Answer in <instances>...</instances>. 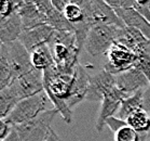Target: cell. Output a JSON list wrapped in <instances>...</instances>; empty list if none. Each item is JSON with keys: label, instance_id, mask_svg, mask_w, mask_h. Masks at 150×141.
Here are the masks:
<instances>
[{"label": "cell", "instance_id": "cell-1", "mask_svg": "<svg viewBox=\"0 0 150 141\" xmlns=\"http://www.w3.org/2000/svg\"><path fill=\"white\" fill-rule=\"evenodd\" d=\"M48 45L53 54L56 71L65 75H74L81 51L77 45L75 31H54Z\"/></svg>", "mask_w": 150, "mask_h": 141}, {"label": "cell", "instance_id": "cell-2", "mask_svg": "<svg viewBox=\"0 0 150 141\" xmlns=\"http://www.w3.org/2000/svg\"><path fill=\"white\" fill-rule=\"evenodd\" d=\"M75 74L74 75H65L58 73L55 69V65L43 69V84H45V91L48 94L49 99L52 101L54 107L61 114L63 120L67 124L72 123V111L70 110L66 103L68 99L72 83H74Z\"/></svg>", "mask_w": 150, "mask_h": 141}, {"label": "cell", "instance_id": "cell-3", "mask_svg": "<svg viewBox=\"0 0 150 141\" xmlns=\"http://www.w3.org/2000/svg\"><path fill=\"white\" fill-rule=\"evenodd\" d=\"M49 97L45 91L21 100L4 120L12 126L24 124L45 112Z\"/></svg>", "mask_w": 150, "mask_h": 141}, {"label": "cell", "instance_id": "cell-4", "mask_svg": "<svg viewBox=\"0 0 150 141\" xmlns=\"http://www.w3.org/2000/svg\"><path fill=\"white\" fill-rule=\"evenodd\" d=\"M119 27L118 25H94L85 39L84 50L92 57L106 54L116 42Z\"/></svg>", "mask_w": 150, "mask_h": 141}, {"label": "cell", "instance_id": "cell-5", "mask_svg": "<svg viewBox=\"0 0 150 141\" xmlns=\"http://www.w3.org/2000/svg\"><path fill=\"white\" fill-rule=\"evenodd\" d=\"M57 114L58 111L53 107L51 110L42 112L34 120L13 127L16 129L21 141H45L49 131L51 130V125Z\"/></svg>", "mask_w": 150, "mask_h": 141}, {"label": "cell", "instance_id": "cell-6", "mask_svg": "<svg viewBox=\"0 0 150 141\" xmlns=\"http://www.w3.org/2000/svg\"><path fill=\"white\" fill-rule=\"evenodd\" d=\"M84 12V19L94 25H125L118 16L113 8L107 4L104 0H88L82 7Z\"/></svg>", "mask_w": 150, "mask_h": 141}, {"label": "cell", "instance_id": "cell-7", "mask_svg": "<svg viewBox=\"0 0 150 141\" xmlns=\"http://www.w3.org/2000/svg\"><path fill=\"white\" fill-rule=\"evenodd\" d=\"M106 57L107 61L104 64V69L113 75L132 69L137 59L135 53L118 42H115L110 47Z\"/></svg>", "mask_w": 150, "mask_h": 141}, {"label": "cell", "instance_id": "cell-8", "mask_svg": "<svg viewBox=\"0 0 150 141\" xmlns=\"http://www.w3.org/2000/svg\"><path fill=\"white\" fill-rule=\"evenodd\" d=\"M6 45L8 49V59L12 71V82L35 69L31 63L30 52L20 40Z\"/></svg>", "mask_w": 150, "mask_h": 141}, {"label": "cell", "instance_id": "cell-9", "mask_svg": "<svg viewBox=\"0 0 150 141\" xmlns=\"http://www.w3.org/2000/svg\"><path fill=\"white\" fill-rule=\"evenodd\" d=\"M131 94H127L124 91L120 90L117 86L112 87L108 90L104 96V99L100 102V109L95 123V129L98 132L104 130V126L106 125V120L109 117L115 116L117 112H119L120 107L124 100Z\"/></svg>", "mask_w": 150, "mask_h": 141}, {"label": "cell", "instance_id": "cell-10", "mask_svg": "<svg viewBox=\"0 0 150 141\" xmlns=\"http://www.w3.org/2000/svg\"><path fill=\"white\" fill-rule=\"evenodd\" d=\"M9 86L13 88L20 100L38 94L45 91L43 71L34 69L31 72L14 79Z\"/></svg>", "mask_w": 150, "mask_h": 141}, {"label": "cell", "instance_id": "cell-11", "mask_svg": "<svg viewBox=\"0 0 150 141\" xmlns=\"http://www.w3.org/2000/svg\"><path fill=\"white\" fill-rule=\"evenodd\" d=\"M116 42L124 46L136 55L150 52V40H148L139 31L126 25L119 27Z\"/></svg>", "mask_w": 150, "mask_h": 141}, {"label": "cell", "instance_id": "cell-12", "mask_svg": "<svg viewBox=\"0 0 150 141\" xmlns=\"http://www.w3.org/2000/svg\"><path fill=\"white\" fill-rule=\"evenodd\" d=\"M116 86V75L103 69L94 75H90L89 89L85 100L89 102H102L106 92Z\"/></svg>", "mask_w": 150, "mask_h": 141}, {"label": "cell", "instance_id": "cell-13", "mask_svg": "<svg viewBox=\"0 0 150 141\" xmlns=\"http://www.w3.org/2000/svg\"><path fill=\"white\" fill-rule=\"evenodd\" d=\"M116 86L127 94H133L139 90L148 88L150 83L142 71L136 67H132L127 71L117 74Z\"/></svg>", "mask_w": 150, "mask_h": 141}, {"label": "cell", "instance_id": "cell-14", "mask_svg": "<svg viewBox=\"0 0 150 141\" xmlns=\"http://www.w3.org/2000/svg\"><path fill=\"white\" fill-rule=\"evenodd\" d=\"M89 84L90 75L88 74V71L83 65L78 64L76 67L71 90H70L68 99L66 100V103L70 110H72L76 105H78L82 100H85L86 92L89 89Z\"/></svg>", "mask_w": 150, "mask_h": 141}, {"label": "cell", "instance_id": "cell-15", "mask_svg": "<svg viewBox=\"0 0 150 141\" xmlns=\"http://www.w3.org/2000/svg\"><path fill=\"white\" fill-rule=\"evenodd\" d=\"M24 31L22 19L18 11L7 17H1L0 21V40L1 44H10L18 40L20 36Z\"/></svg>", "mask_w": 150, "mask_h": 141}, {"label": "cell", "instance_id": "cell-16", "mask_svg": "<svg viewBox=\"0 0 150 141\" xmlns=\"http://www.w3.org/2000/svg\"><path fill=\"white\" fill-rule=\"evenodd\" d=\"M53 31L54 29L51 26H49L48 24L39 25L34 28L24 31L20 36L18 40L30 52L38 46L47 44L50 40Z\"/></svg>", "mask_w": 150, "mask_h": 141}, {"label": "cell", "instance_id": "cell-17", "mask_svg": "<svg viewBox=\"0 0 150 141\" xmlns=\"http://www.w3.org/2000/svg\"><path fill=\"white\" fill-rule=\"evenodd\" d=\"M115 11L126 26L139 31L148 40H150V22L147 21L134 8L115 9Z\"/></svg>", "mask_w": 150, "mask_h": 141}, {"label": "cell", "instance_id": "cell-18", "mask_svg": "<svg viewBox=\"0 0 150 141\" xmlns=\"http://www.w3.org/2000/svg\"><path fill=\"white\" fill-rule=\"evenodd\" d=\"M17 11L22 19L24 31L34 28L39 25L47 24V16L43 13H41L34 4L24 2L17 9Z\"/></svg>", "mask_w": 150, "mask_h": 141}, {"label": "cell", "instance_id": "cell-19", "mask_svg": "<svg viewBox=\"0 0 150 141\" xmlns=\"http://www.w3.org/2000/svg\"><path fill=\"white\" fill-rule=\"evenodd\" d=\"M125 122L139 134L142 141H147V137L150 132V114L148 112L144 109L135 111L126 118Z\"/></svg>", "mask_w": 150, "mask_h": 141}, {"label": "cell", "instance_id": "cell-20", "mask_svg": "<svg viewBox=\"0 0 150 141\" xmlns=\"http://www.w3.org/2000/svg\"><path fill=\"white\" fill-rule=\"evenodd\" d=\"M30 59L33 66L37 69H45L54 64V59L48 42L38 46L30 51Z\"/></svg>", "mask_w": 150, "mask_h": 141}, {"label": "cell", "instance_id": "cell-21", "mask_svg": "<svg viewBox=\"0 0 150 141\" xmlns=\"http://www.w3.org/2000/svg\"><path fill=\"white\" fill-rule=\"evenodd\" d=\"M143 96L144 90H139V91L129 96L123 101L121 107H120L119 112H118V117L120 120H126V118L130 116L132 113H134L135 111L144 109Z\"/></svg>", "mask_w": 150, "mask_h": 141}, {"label": "cell", "instance_id": "cell-22", "mask_svg": "<svg viewBox=\"0 0 150 141\" xmlns=\"http://www.w3.org/2000/svg\"><path fill=\"white\" fill-rule=\"evenodd\" d=\"M21 100L17 97L16 92L13 90L11 86L0 90V117L1 120H4L9 116V114L13 111Z\"/></svg>", "mask_w": 150, "mask_h": 141}, {"label": "cell", "instance_id": "cell-23", "mask_svg": "<svg viewBox=\"0 0 150 141\" xmlns=\"http://www.w3.org/2000/svg\"><path fill=\"white\" fill-rule=\"evenodd\" d=\"M47 16V24L51 26L54 31H75L74 24L67 20L63 12L56 10L54 7L45 14Z\"/></svg>", "mask_w": 150, "mask_h": 141}, {"label": "cell", "instance_id": "cell-24", "mask_svg": "<svg viewBox=\"0 0 150 141\" xmlns=\"http://www.w3.org/2000/svg\"><path fill=\"white\" fill-rule=\"evenodd\" d=\"M12 83V71L8 59V49L6 44L0 47V90L7 88Z\"/></svg>", "mask_w": 150, "mask_h": 141}, {"label": "cell", "instance_id": "cell-25", "mask_svg": "<svg viewBox=\"0 0 150 141\" xmlns=\"http://www.w3.org/2000/svg\"><path fill=\"white\" fill-rule=\"evenodd\" d=\"M113 141H142V139L139 134L125 122L116 131H113Z\"/></svg>", "mask_w": 150, "mask_h": 141}, {"label": "cell", "instance_id": "cell-26", "mask_svg": "<svg viewBox=\"0 0 150 141\" xmlns=\"http://www.w3.org/2000/svg\"><path fill=\"white\" fill-rule=\"evenodd\" d=\"M64 15L65 17L68 20L71 24H76V23H79L81 22L83 19H84V12H83V9L82 7L78 6V4H66L65 9H64Z\"/></svg>", "mask_w": 150, "mask_h": 141}, {"label": "cell", "instance_id": "cell-27", "mask_svg": "<svg viewBox=\"0 0 150 141\" xmlns=\"http://www.w3.org/2000/svg\"><path fill=\"white\" fill-rule=\"evenodd\" d=\"M133 67H136L139 71H142L150 83V52L137 55V59Z\"/></svg>", "mask_w": 150, "mask_h": 141}, {"label": "cell", "instance_id": "cell-28", "mask_svg": "<svg viewBox=\"0 0 150 141\" xmlns=\"http://www.w3.org/2000/svg\"><path fill=\"white\" fill-rule=\"evenodd\" d=\"M0 6H1L0 7L1 17H7L13 13L14 11H16L10 0H0Z\"/></svg>", "mask_w": 150, "mask_h": 141}, {"label": "cell", "instance_id": "cell-29", "mask_svg": "<svg viewBox=\"0 0 150 141\" xmlns=\"http://www.w3.org/2000/svg\"><path fill=\"white\" fill-rule=\"evenodd\" d=\"M104 1L113 9L133 8L132 7V0H104Z\"/></svg>", "mask_w": 150, "mask_h": 141}, {"label": "cell", "instance_id": "cell-30", "mask_svg": "<svg viewBox=\"0 0 150 141\" xmlns=\"http://www.w3.org/2000/svg\"><path fill=\"white\" fill-rule=\"evenodd\" d=\"M124 123H125V120H120L119 117L112 116V117H109L108 120H106V126H108V127L110 128V130L113 132V131H116L120 126H122Z\"/></svg>", "mask_w": 150, "mask_h": 141}, {"label": "cell", "instance_id": "cell-31", "mask_svg": "<svg viewBox=\"0 0 150 141\" xmlns=\"http://www.w3.org/2000/svg\"><path fill=\"white\" fill-rule=\"evenodd\" d=\"M13 129V126L7 123L4 120H0V139L4 140L10 135V132Z\"/></svg>", "mask_w": 150, "mask_h": 141}, {"label": "cell", "instance_id": "cell-32", "mask_svg": "<svg viewBox=\"0 0 150 141\" xmlns=\"http://www.w3.org/2000/svg\"><path fill=\"white\" fill-rule=\"evenodd\" d=\"M143 103H144V110L150 114V86L144 90Z\"/></svg>", "mask_w": 150, "mask_h": 141}, {"label": "cell", "instance_id": "cell-33", "mask_svg": "<svg viewBox=\"0 0 150 141\" xmlns=\"http://www.w3.org/2000/svg\"><path fill=\"white\" fill-rule=\"evenodd\" d=\"M52 6L56 9V10L61 11V12H64V9L66 7V4L64 2V0H51Z\"/></svg>", "mask_w": 150, "mask_h": 141}, {"label": "cell", "instance_id": "cell-34", "mask_svg": "<svg viewBox=\"0 0 150 141\" xmlns=\"http://www.w3.org/2000/svg\"><path fill=\"white\" fill-rule=\"evenodd\" d=\"M1 141H21V139H20L18 134H17L16 129L13 127V129H12V131L10 132V135H9L6 139H4V140H1Z\"/></svg>", "mask_w": 150, "mask_h": 141}, {"label": "cell", "instance_id": "cell-35", "mask_svg": "<svg viewBox=\"0 0 150 141\" xmlns=\"http://www.w3.org/2000/svg\"><path fill=\"white\" fill-rule=\"evenodd\" d=\"M45 141H62V140H61V138L58 137V135L54 131V129L51 128V130L49 131V134H48V136H47V138H45Z\"/></svg>", "mask_w": 150, "mask_h": 141}, {"label": "cell", "instance_id": "cell-36", "mask_svg": "<svg viewBox=\"0 0 150 141\" xmlns=\"http://www.w3.org/2000/svg\"><path fill=\"white\" fill-rule=\"evenodd\" d=\"M86 1H88V0H64V2H65L66 4H78L80 7H83Z\"/></svg>", "mask_w": 150, "mask_h": 141}, {"label": "cell", "instance_id": "cell-37", "mask_svg": "<svg viewBox=\"0 0 150 141\" xmlns=\"http://www.w3.org/2000/svg\"><path fill=\"white\" fill-rule=\"evenodd\" d=\"M10 1L12 2V4H13L14 8H15L16 10L21 7V6H22V4H23L25 2V0H10Z\"/></svg>", "mask_w": 150, "mask_h": 141}, {"label": "cell", "instance_id": "cell-38", "mask_svg": "<svg viewBox=\"0 0 150 141\" xmlns=\"http://www.w3.org/2000/svg\"><path fill=\"white\" fill-rule=\"evenodd\" d=\"M147 141H150V132H149V135H148V137H147Z\"/></svg>", "mask_w": 150, "mask_h": 141}]
</instances>
